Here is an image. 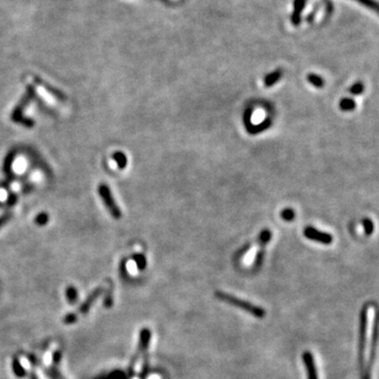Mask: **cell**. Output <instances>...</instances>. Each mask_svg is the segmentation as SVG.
Instances as JSON below:
<instances>
[{"label": "cell", "mask_w": 379, "mask_h": 379, "mask_svg": "<svg viewBox=\"0 0 379 379\" xmlns=\"http://www.w3.org/2000/svg\"><path fill=\"white\" fill-rule=\"evenodd\" d=\"M134 259L136 261V264H137V268H138L139 270H143L144 268H146L147 265V259L146 257H144L142 254H136L134 256Z\"/></svg>", "instance_id": "cell-20"}, {"label": "cell", "mask_w": 379, "mask_h": 379, "mask_svg": "<svg viewBox=\"0 0 379 379\" xmlns=\"http://www.w3.org/2000/svg\"><path fill=\"white\" fill-rule=\"evenodd\" d=\"M271 239H272V232L270 230H263L260 233V235H259V250H258L257 255H256V259H255L256 267H259V265L261 264L262 258H263L264 247Z\"/></svg>", "instance_id": "cell-8"}, {"label": "cell", "mask_w": 379, "mask_h": 379, "mask_svg": "<svg viewBox=\"0 0 379 379\" xmlns=\"http://www.w3.org/2000/svg\"><path fill=\"white\" fill-rule=\"evenodd\" d=\"M356 107H357L356 102H355V100L352 98L345 97V98H342L339 102V108L343 112H352L356 109Z\"/></svg>", "instance_id": "cell-11"}, {"label": "cell", "mask_w": 379, "mask_h": 379, "mask_svg": "<svg viewBox=\"0 0 379 379\" xmlns=\"http://www.w3.org/2000/svg\"><path fill=\"white\" fill-rule=\"evenodd\" d=\"M98 193H99V196L103 200L104 206H106L107 209L109 210L110 214L114 217V218L119 219L123 215L122 210H120V208L117 206L114 197H113L111 189L106 183H100L98 188Z\"/></svg>", "instance_id": "cell-3"}, {"label": "cell", "mask_w": 379, "mask_h": 379, "mask_svg": "<svg viewBox=\"0 0 379 379\" xmlns=\"http://www.w3.org/2000/svg\"><path fill=\"white\" fill-rule=\"evenodd\" d=\"M113 159L115 160L116 165L118 166L119 168H122V170L123 168H125L127 165V158H126L125 153H123V152H116L115 154L113 155Z\"/></svg>", "instance_id": "cell-13"}, {"label": "cell", "mask_w": 379, "mask_h": 379, "mask_svg": "<svg viewBox=\"0 0 379 379\" xmlns=\"http://www.w3.org/2000/svg\"><path fill=\"white\" fill-rule=\"evenodd\" d=\"M34 88L32 86H28V91L25 95V97H23V99L21 100L20 104L18 107H16L13 115H12V119L14 120L15 123H18V124H22V125H26L28 126L29 127L33 125V122H31V120H27L25 117H23L22 115V111H23V108H25L27 104L30 102V100L33 98L34 96Z\"/></svg>", "instance_id": "cell-4"}, {"label": "cell", "mask_w": 379, "mask_h": 379, "mask_svg": "<svg viewBox=\"0 0 379 379\" xmlns=\"http://www.w3.org/2000/svg\"><path fill=\"white\" fill-rule=\"evenodd\" d=\"M302 361L304 364L306 375H308V379H318L317 369L315 365V360H314L313 354L309 351H305L302 354Z\"/></svg>", "instance_id": "cell-7"}, {"label": "cell", "mask_w": 379, "mask_h": 379, "mask_svg": "<svg viewBox=\"0 0 379 379\" xmlns=\"http://www.w3.org/2000/svg\"><path fill=\"white\" fill-rule=\"evenodd\" d=\"M308 82H309L313 86H315V87H317V88H322V87L325 86V84H326L324 78H322V77L319 76V75H317V74H313V73H311V74L308 75Z\"/></svg>", "instance_id": "cell-12"}, {"label": "cell", "mask_w": 379, "mask_h": 379, "mask_svg": "<svg viewBox=\"0 0 379 379\" xmlns=\"http://www.w3.org/2000/svg\"><path fill=\"white\" fill-rule=\"evenodd\" d=\"M361 379H371V369H367L366 372L362 374L361 376Z\"/></svg>", "instance_id": "cell-25"}, {"label": "cell", "mask_w": 379, "mask_h": 379, "mask_svg": "<svg viewBox=\"0 0 379 379\" xmlns=\"http://www.w3.org/2000/svg\"><path fill=\"white\" fill-rule=\"evenodd\" d=\"M215 296L218 298V299H220L221 301H224V302H227L233 306H236V308H238V309L244 310L247 313L251 314V315H253L256 318H263L265 316V310L262 309L261 306L253 304L252 302L244 300V299H240V298H238V297H235L231 294L224 293L221 291H217L215 293Z\"/></svg>", "instance_id": "cell-1"}, {"label": "cell", "mask_w": 379, "mask_h": 379, "mask_svg": "<svg viewBox=\"0 0 379 379\" xmlns=\"http://www.w3.org/2000/svg\"><path fill=\"white\" fill-rule=\"evenodd\" d=\"M362 227H364L366 235H372L374 232V223L368 217L362 219Z\"/></svg>", "instance_id": "cell-18"}, {"label": "cell", "mask_w": 379, "mask_h": 379, "mask_svg": "<svg viewBox=\"0 0 379 379\" xmlns=\"http://www.w3.org/2000/svg\"><path fill=\"white\" fill-rule=\"evenodd\" d=\"M100 291H101L100 289H97V290H96V291H95L93 294H91V296L87 298L86 301L84 303V305L82 306V308H80V313H85V312L88 310V308H90L91 304H92V303L95 301L96 298L98 297V295H99Z\"/></svg>", "instance_id": "cell-15"}, {"label": "cell", "mask_w": 379, "mask_h": 379, "mask_svg": "<svg viewBox=\"0 0 379 379\" xmlns=\"http://www.w3.org/2000/svg\"><path fill=\"white\" fill-rule=\"evenodd\" d=\"M11 218V214H4L2 216H0V228H2L3 225L10 220Z\"/></svg>", "instance_id": "cell-24"}, {"label": "cell", "mask_w": 379, "mask_h": 379, "mask_svg": "<svg viewBox=\"0 0 379 379\" xmlns=\"http://www.w3.org/2000/svg\"><path fill=\"white\" fill-rule=\"evenodd\" d=\"M14 365H15V366H17V368L14 367V369H15V373L17 374L18 376H20V377L25 376V372H23V370L21 369V367H20V365H19V362L15 360V361H14Z\"/></svg>", "instance_id": "cell-23"}, {"label": "cell", "mask_w": 379, "mask_h": 379, "mask_svg": "<svg viewBox=\"0 0 379 379\" xmlns=\"http://www.w3.org/2000/svg\"><path fill=\"white\" fill-rule=\"evenodd\" d=\"M271 126V123L268 122V120H265V122H263L262 124L258 125V126H248V131L251 133V134H258L260 133L264 130H267V128Z\"/></svg>", "instance_id": "cell-16"}, {"label": "cell", "mask_w": 379, "mask_h": 379, "mask_svg": "<svg viewBox=\"0 0 379 379\" xmlns=\"http://www.w3.org/2000/svg\"><path fill=\"white\" fill-rule=\"evenodd\" d=\"M282 77V71L281 70H275L272 73L268 74L264 78V85L267 87L273 86L276 83H278Z\"/></svg>", "instance_id": "cell-10"}, {"label": "cell", "mask_w": 379, "mask_h": 379, "mask_svg": "<svg viewBox=\"0 0 379 379\" xmlns=\"http://www.w3.org/2000/svg\"><path fill=\"white\" fill-rule=\"evenodd\" d=\"M304 236L313 241H317L322 245H331L333 241V236L330 233L319 231L313 227H306L303 231Z\"/></svg>", "instance_id": "cell-6"}, {"label": "cell", "mask_w": 379, "mask_h": 379, "mask_svg": "<svg viewBox=\"0 0 379 379\" xmlns=\"http://www.w3.org/2000/svg\"><path fill=\"white\" fill-rule=\"evenodd\" d=\"M280 215H281V218L284 219V220H286V221H292V220H294L295 216H296L294 210L291 209V208H287V209L282 210Z\"/></svg>", "instance_id": "cell-17"}, {"label": "cell", "mask_w": 379, "mask_h": 379, "mask_svg": "<svg viewBox=\"0 0 379 379\" xmlns=\"http://www.w3.org/2000/svg\"><path fill=\"white\" fill-rule=\"evenodd\" d=\"M306 4V0H294L293 6L294 10L291 15V21L294 26H299L301 22V13L304 10V6Z\"/></svg>", "instance_id": "cell-9"}, {"label": "cell", "mask_w": 379, "mask_h": 379, "mask_svg": "<svg viewBox=\"0 0 379 379\" xmlns=\"http://www.w3.org/2000/svg\"><path fill=\"white\" fill-rule=\"evenodd\" d=\"M47 220H49V216H47L45 213H42L39 214L37 217H36V222L40 225H43L47 222Z\"/></svg>", "instance_id": "cell-21"}, {"label": "cell", "mask_w": 379, "mask_h": 379, "mask_svg": "<svg viewBox=\"0 0 379 379\" xmlns=\"http://www.w3.org/2000/svg\"><path fill=\"white\" fill-rule=\"evenodd\" d=\"M364 91H365V84H364V83H361V82L355 83L350 87V93L354 96H358V95L364 93Z\"/></svg>", "instance_id": "cell-19"}, {"label": "cell", "mask_w": 379, "mask_h": 379, "mask_svg": "<svg viewBox=\"0 0 379 379\" xmlns=\"http://www.w3.org/2000/svg\"><path fill=\"white\" fill-rule=\"evenodd\" d=\"M379 340V308L378 305L375 304V317H374V324H373V331H372V338H371V350H370V361H369V369L372 368L373 361L376 356V350Z\"/></svg>", "instance_id": "cell-5"}, {"label": "cell", "mask_w": 379, "mask_h": 379, "mask_svg": "<svg viewBox=\"0 0 379 379\" xmlns=\"http://www.w3.org/2000/svg\"><path fill=\"white\" fill-rule=\"evenodd\" d=\"M67 294H68L69 300H70L71 302H73V301H75V300L77 299V292H76V290H75L74 288H70V289L68 290Z\"/></svg>", "instance_id": "cell-22"}, {"label": "cell", "mask_w": 379, "mask_h": 379, "mask_svg": "<svg viewBox=\"0 0 379 379\" xmlns=\"http://www.w3.org/2000/svg\"><path fill=\"white\" fill-rule=\"evenodd\" d=\"M369 302L362 305L359 315V339H358V361L360 368L364 367L365 353L367 346V328H368V310Z\"/></svg>", "instance_id": "cell-2"}, {"label": "cell", "mask_w": 379, "mask_h": 379, "mask_svg": "<svg viewBox=\"0 0 379 379\" xmlns=\"http://www.w3.org/2000/svg\"><path fill=\"white\" fill-rule=\"evenodd\" d=\"M355 1L365 5L369 10L373 11L379 15V2L376 1V0H355Z\"/></svg>", "instance_id": "cell-14"}]
</instances>
